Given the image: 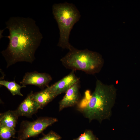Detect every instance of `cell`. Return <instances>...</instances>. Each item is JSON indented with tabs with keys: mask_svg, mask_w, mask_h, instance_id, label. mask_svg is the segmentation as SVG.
<instances>
[{
	"mask_svg": "<svg viewBox=\"0 0 140 140\" xmlns=\"http://www.w3.org/2000/svg\"><path fill=\"white\" fill-rule=\"evenodd\" d=\"M52 80L51 76L48 74L34 71L26 73L20 83L25 86L28 85H34L43 89L49 86V83Z\"/></svg>",
	"mask_w": 140,
	"mask_h": 140,
	"instance_id": "cell-6",
	"label": "cell"
},
{
	"mask_svg": "<svg viewBox=\"0 0 140 140\" xmlns=\"http://www.w3.org/2000/svg\"><path fill=\"white\" fill-rule=\"evenodd\" d=\"M19 116L16 110L1 113L0 125L15 129Z\"/></svg>",
	"mask_w": 140,
	"mask_h": 140,
	"instance_id": "cell-10",
	"label": "cell"
},
{
	"mask_svg": "<svg viewBox=\"0 0 140 140\" xmlns=\"http://www.w3.org/2000/svg\"><path fill=\"white\" fill-rule=\"evenodd\" d=\"M9 42L1 53L6 68L20 62L32 63L43 36L36 21L30 17H13L5 22Z\"/></svg>",
	"mask_w": 140,
	"mask_h": 140,
	"instance_id": "cell-1",
	"label": "cell"
},
{
	"mask_svg": "<svg viewBox=\"0 0 140 140\" xmlns=\"http://www.w3.org/2000/svg\"><path fill=\"white\" fill-rule=\"evenodd\" d=\"M58 121L55 118L42 117L33 121H23L18 132L17 140H26L41 133L47 127Z\"/></svg>",
	"mask_w": 140,
	"mask_h": 140,
	"instance_id": "cell-5",
	"label": "cell"
},
{
	"mask_svg": "<svg viewBox=\"0 0 140 140\" xmlns=\"http://www.w3.org/2000/svg\"><path fill=\"white\" fill-rule=\"evenodd\" d=\"M33 95V92L31 91L16 110L19 116L30 117L39 109L34 99Z\"/></svg>",
	"mask_w": 140,
	"mask_h": 140,
	"instance_id": "cell-9",
	"label": "cell"
},
{
	"mask_svg": "<svg viewBox=\"0 0 140 140\" xmlns=\"http://www.w3.org/2000/svg\"><path fill=\"white\" fill-rule=\"evenodd\" d=\"M0 85L6 87L13 96L18 95L23 96V95L21 93V89L22 88L26 87L20 86L14 80L11 81L4 80H1Z\"/></svg>",
	"mask_w": 140,
	"mask_h": 140,
	"instance_id": "cell-12",
	"label": "cell"
},
{
	"mask_svg": "<svg viewBox=\"0 0 140 140\" xmlns=\"http://www.w3.org/2000/svg\"><path fill=\"white\" fill-rule=\"evenodd\" d=\"M116 95V89L113 85L104 84L97 80L94 91L82 110L84 116L90 122L95 120L101 123L109 120Z\"/></svg>",
	"mask_w": 140,
	"mask_h": 140,
	"instance_id": "cell-2",
	"label": "cell"
},
{
	"mask_svg": "<svg viewBox=\"0 0 140 140\" xmlns=\"http://www.w3.org/2000/svg\"><path fill=\"white\" fill-rule=\"evenodd\" d=\"M61 137L53 131L51 130L38 140H61Z\"/></svg>",
	"mask_w": 140,
	"mask_h": 140,
	"instance_id": "cell-15",
	"label": "cell"
},
{
	"mask_svg": "<svg viewBox=\"0 0 140 140\" xmlns=\"http://www.w3.org/2000/svg\"></svg>",
	"mask_w": 140,
	"mask_h": 140,
	"instance_id": "cell-16",
	"label": "cell"
},
{
	"mask_svg": "<svg viewBox=\"0 0 140 140\" xmlns=\"http://www.w3.org/2000/svg\"><path fill=\"white\" fill-rule=\"evenodd\" d=\"M79 81L65 93L59 103V111L65 108L74 106L78 103L79 99Z\"/></svg>",
	"mask_w": 140,
	"mask_h": 140,
	"instance_id": "cell-8",
	"label": "cell"
},
{
	"mask_svg": "<svg viewBox=\"0 0 140 140\" xmlns=\"http://www.w3.org/2000/svg\"><path fill=\"white\" fill-rule=\"evenodd\" d=\"M75 71H72L60 80L46 89L56 97L66 93L73 85L79 81L75 75Z\"/></svg>",
	"mask_w": 140,
	"mask_h": 140,
	"instance_id": "cell-7",
	"label": "cell"
},
{
	"mask_svg": "<svg viewBox=\"0 0 140 140\" xmlns=\"http://www.w3.org/2000/svg\"><path fill=\"white\" fill-rule=\"evenodd\" d=\"M33 96L39 109H42L56 97L46 89L33 93Z\"/></svg>",
	"mask_w": 140,
	"mask_h": 140,
	"instance_id": "cell-11",
	"label": "cell"
},
{
	"mask_svg": "<svg viewBox=\"0 0 140 140\" xmlns=\"http://www.w3.org/2000/svg\"><path fill=\"white\" fill-rule=\"evenodd\" d=\"M16 132L15 129L0 125V140H9L14 136Z\"/></svg>",
	"mask_w": 140,
	"mask_h": 140,
	"instance_id": "cell-13",
	"label": "cell"
},
{
	"mask_svg": "<svg viewBox=\"0 0 140 140\" xmlns=\"http://www.w3.org/2000/svg\"><path fill=\"white\" fill-rule=\"evenodd\" d=\"M73 140H98V139L90 130H86L78 137Z\"/></svg>",
	"mask_w": 140,
	"mask_h": 140,
	"instance_id": "cell-14",
	"label": "cell"
},
{
	"mask_svg": "<svg viewBox=\"0 0 140 140\" xmlns=\"http://www.w3.org/2000/svg\"><path fill=\"white\" fill-rule=\"evenodd\" d=\"M60 59L63 65L72 71L80 70L88 74L99 72L103 64L101 55L87 49L79 50L73 46Z\"/></svg>",
	"mask_w": 140,
	"mask_h": 140,
	"instance_id": "cell-4",
	"label": "cell"
},
{
	"mask_svg": "<svg viewBox=\"0 0 140 140\" xmlns=\"http://www.w3.org/2000/svg\"><path fill=\"white\" fill-rule=\"evenodd\" d=\"M52 10L59 31L57 45L69 50L72 46L69 42V35L74 25L80 18V12L74 4L66 2L54 4Z\"/></svg>",
	"mask_w": 140,
	"mask_h": 140,
	"instance_id": "cell-3",
	"label": "cell"
}]
</instances>
